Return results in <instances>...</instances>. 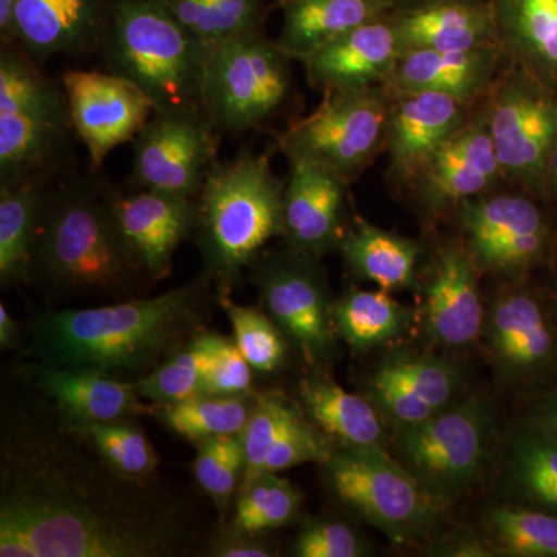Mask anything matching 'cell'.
I'll return each mask as SVG.
<instances>
[{"label":"cell","instance_id":"obj_36","mask_svg":"<svg viewBox=\"0 0 557 557\" xmlns=\"http://www.w3.org/2000/svg\"><path fill=\"white\" fill-rule=\"evenodd\" d=\"M218 336L199 333L159 368L134 381L139 397L157 406L199 397Z\"/></svg>","mask_w":557,"mask_h":557},{"label":"cell","instance_id":"obj_24","mask_svg":"<svg viewBox=\"0 0 557 557\" xmlns=\"http://www.w3.org/2000/svg\"><path fill=\"white\" fill-rule=\"evenodd\" d=\"M36 384L81 424L110 423L150 412L134 381L86 369L36 368Z\"/></svg>","mask_w":557,"mask_h":557},{"label":"cell","instance_id":"obj_19","mask_svg":"<svg viewBox=\"0 0 557 557\" xmlns=\"http://www.w3.org/2000/svg\"><path fill=\"white\" fill-rule=\"evenodd\" d=\"M288 161L284 234L296 251L321 255L343 239L341 222L347 180L304 157H288Z\"/></svg>","mask_w":557,"mask_h":557},{"label":"cell","instance_id":"obj_47","mask_svg":"<svg viewBox=\"0 0 557 557\" xmlns=\"http://www.w3.org/2000/svg\"><path fill=\"white\" fill-rule=\"evenodd\" d=\"M251 369L237 347L236 341L219 335L200 395L205 397L248 395L251 387Z\"/></svg>","mask_w":557,"mask_h":557},{"label":"cell","instance_id":"obj_15","mask_svg":"<svg viewBox=\"0 0 557 557\" xmlns=\"http://www.w3.org/2000/svg\"><path fill=\"white\" fill-rule=\"evenodd\" d=\"M70 121L78 132L91 166H101L116 146L135 139L157 110L137 84L121 75L67 72L62 78Z\"/></svg>","mask_w":557,"mask_h":557},{"label":"cell","instance_id":"obj_42","mask_svg":"<svg viewBox=\"0 0 557 557\" xmlns=\"http://www.w3.org/2000/svg\"><path fill=\"white\" fill-rule=\"evenodd\" d=\"M298 413V410L277 395L256 397L247 424L240 432L245 453V475L239 493L262 478L271 449L284 434L289 421Z\"/></svg>","mask_w":557,"mask_h":557},{"label":"cell","instance_id":"obj_5","mask_svg":"<svg viewBox=\"0 0 557 557\" xmlns=\"http://www.w3.org/2000/svg\"><path fill=\"white\" fill-rule=\"evenodd\" d=\"M35 252L46 273L70 292L115 295L143 270L109 201L87 193L65 194L49 209Z\"/></svg>","mask_w":557,"mask_h":557},{"label":"cell","instance_id":"obj_31","mask_svg":"<svg viewBox=\"0 0 557 557\" xmlns=\"http://www.w3.org/2000/svg\"><path fill=\"white\" fill-rule=\"evenodd\" d=\"M42 201L28 180L3 183L0 193V278L3 284L27 274L38 242Z\"/></svg>","mask_w":557,"mask_h":557},{"label":"cell","instance_id":"obj_14","mask_svg":"<svg viewBox=\"0 0 557 557\" xmlns=\"http://www.w3.org/2000/svg\"><path fill=\"white\" fill-rule=\"evenodd\" d=\"M265 309L311 362L329 358L335 346L333 307L311 255L296 251L267 262L259 273Z\"/></svg>","mask_w":557,"mask_h":557},{"label":"cell","instance_id":"obj_55","mask_svg":"<svg viewBox=\"0 0 557 557\" xmlns=\"http://www.w3.org/2000/svg\"><path fill=\"white\" fill-rule=\"evenodd\" d=\"M388 5H394V3H398L401 5V9H408V7L420 5V3L431 2V0H386Z\"/></svg>","mask_w":557,"mask_h":557},{"label":"cell","instance_id":"obj_32","mask_svg":"<svg viewBox=\"0 0 557 557\" xmlns=\"http://www.w3.org/2000/svg\"><path fill=\"white\" fill-rule=\"evenodd\" d=\"M409 311L384 289H355L333 307L336 333L351 350L397 339L409 327Z\"/></svg>","mask_w":557,"mask_h":557},{"label":"cell","instance_id":"obj_46","mask_svg":"<svg viewBox=\"0 0 557 557\" xmlns=\"http://www.w3.org/2000/svg\"><path fill=\"white\" fill-rule=\"evenodd\" d=\"M368 553L357 531L336 520H314L300 530L293 545V555L298 557H359Z\"/></svg>","mask_w":557,"mask_h":557},{"label":"cell","instance_id":"obj_3","mask_svg":"<svg viewBox=\"0 0 557 557\" xmlns=\"http://www.w3.org/2000/svg\"><path fill=\"white\" fill-rule=\"evenodd\" d=\"M284 193L265 156L214 164L197 205L201 242L212 271L230 288L277 234H284Z\"/></svg>","mask_w":557,"mask_h":557},{"label":"cell","instance_id":"obj_33","mask_svg":"<svg viewBox=\"0 0 557 557\" xmlns=\"http://www.w3.org/2000/svg\"><path fill=\"white\" fill-rule=\"evenodd\" d=\"M70 115L11 113L0 115V172L2 182H20L40 166L54 150Z\"/></svg>","mask_w":557,"mask_h":557},{"label":"cell","instance_id":"obj_2","mask_svg":"<svg viewBox=\"0 0 557 557\" xmlns=\"http://www.w3.org/2000/svg\"><path fill=\"white\" fill-rule=\"evenodd\" d=\"M203 311L196 284L156 298L58 311L36 322L30 355L49 368L145 376L199 335Z\"/></svg>","mask_w":557,"mask_h":557},{"label":"cell","instance_id":"obj_39","mask_svg":"<svg viewBox=\"0 0 557 557\" xmlns=\"http://www.w3.org/2000/svg\"><path fill=\"white\" fill-rule=\"evenodd\" d=\"M50 113L70 115L60 90L39 75L13 51H2L0 60V115Z\"/></svg>","mask_w":557,"mask_h":557},{"label":"cell","instance_id":"obj_20","mask_svg":"<svg viewBox=\"0 0 557 557\" xmlns=\"http://www.w3.org/2000/svg\"><path fill=\"white\" fill-rule=\"evenodd\" d=\"M478 273L465 245L440 249L424 302V329L438 346L467 347L482 335L486 310Z\"/></svg>","mask_w":557,"mask_h":557},{"label":"cell","instance_id":"obj_28","mask_svg":"<svg viewBox=\"0 0 557 557\" xmlns=\"http://www.w3.org/2000/svg\"><path fill=\"white\" fill-rule=\"evenodd\" d=\"M344 258L357 276L379 285L384 292L410 288L416 284L420 247L416 240L358 222L341 239Z\"/></svg>","mask_w":557,"mask_h":557},{"label":"cell","instance_id":"obj_11","mask_svg":"<svg viewBox=\"0 0 557 557\" xmlns=\"http://www.w3.org/2000/svg\"><path fill=\"white\" fill-rule=\"evenodd\" d=\"M456 214L479 271L519 282L552 258L556 231L527 194H483L463 201Z\"/></svg>","mask_w":557,"mask_h":557},{"label":"cell","instance_id":"obj_26","mask_svg":"<svg viewBox=\"0 0 557 557\" xmlns=\"http://www.w3.org/2000/svg\"><path fill=\"white\" fill-rule=\"evenodd\" d=\"M299 394L311 423L341 448H383V421L368 397L350 394L324 376L302 381Z\"/></svg>","mask_w":557,"mask_h":557},{"label":"cell","instance_id":"obj_54","mask_svg":"<svg viewBox=\"0 0 557 557\" xmlns=\"http://www.w3.org/2000/svg\"><path fill=\"white\" fill-rule=\"evenodd\" d=\"M548 265L552 267V289H549V293H552L553 299L557 304V240Z\"/></svg>","mask_w":557,"mask_h":557},{"label":"cell","instance_id":"obj_18","mask_svg":"<svg viewBox=\"0 0 557 557\" xmlns=\"http://www.w3.org/2000/svg\"><path fill=\"white\" fill-rule=\"evenodd\" d=\"M108 201L143 271L153 278L168 276L175 249L197 225V205L189 197L150 189Z\"/></svg>","mask_w":557,"mask_h":557},{"label":"cell","instance_id":"obj_25","mask_svg":"<svg viewBox=\"0 0 557 557\" xmlns=\"http://www.w3.org/2000/svg\"><path fill=\"white\" fill-rule=\"evenodd\" d=\"M509 64L557 89V0H490Z\"/></svg>","mask_w":557,"mask_h":557},{"label":"cell","instance_id":"obj_7","mask_svg":"<svg viewBox=\"0 0 557 557\" xmlns=\"http://www.w3.org/2000/svg\"><path fill=\"white\" fill-rule=\"evenodd\" d=\"M397 429L399 463L438 502H453L485 467L494 416L490 403L474 395L423 423Z\"/></svg>","mask_w":557,"mask_h":557},{"label":"cell","instance_id":"obj_23","mask_svg":"<svg viewBox=\"0 0 557 557\" xmlns=\"http://www.w3.org/2000/svg\"><path fill=\"white\" fill-rule=\"evenodd\" d=\"M403 51H468L498 46L490 2L431 0L401 9L391 20Z\"/></svg>","mask_w":557,"mask_h":557},{"label":"cell","instance_id":"obj_29","mask_svg":"<svg viewBox=\"0 0 557 557\" xmlns=\"http://www.w3.org/2000/svg\"><path fill=\"white\" fill-rule=\"evenodd\" d=\"M94 25V0H16L14 35L38 57L83 46Z\"/></svg>","mask_w":557,"mask_h":557},{"label":"cell","instance_id":"obj_27","mask_svg":"<svg viewBox=\"0 0 557 557\" xmlns=\"http://www.w3.org/2000/svg\"><path fill=\"white\" fill-rule=\"evenodd\" d=\"M386 0H295L285 16L281 50L304 61L346 33L380 20Z\"/></svg>","mask_w":557,"mask_h":557},{"label":"cell","instance_id":"obj_38","mask_svg":"<svg viewBox=\"0 0 557 557\" xmlns=\"http://www.w3.org/2000/svg\"><path fill=\"white\" fill-rule=\"evenodd\" d=\"M302 494L287 479L265 474L256 480L237 498L233 530L262 534L287 527L298 518Z\"/></svg>","mask_w":557,"mask_h":557},{"label":"cell","instance_id":"obj_53","mask_svg":"<svg viewBox=\"0 0 557 557\" xmlns=\"http://www.w3.org/2000/svg\"><path fill=\"white\" fill-rule=\"evenodd\" d=\"M16 0H0V28L3 33H14Z\"/></svg>","mask_w":557,"mask_h":557},{"label":"cell","instance_id":"obj_35","mask_svg":"<svg viewBox=\"0 0 557 557\" xmlns=\"http://www.w3.org/2000/svg\"><path fill=\"white\" fill-rule=\"evenodd\" d=\"M372 376L394 384L435 413L453 406L463 386L457 364L429 355H394L381 362Z\"/></svg>","mask_w":557,"mask_h":557},{"label":"cell","instance_id":"obj_37","mask_svg":"<svg viewBox=\"0 0 557 557\" xmlns=\"http://www.w3.org/2000/svg\"><path fill=\"white\" fill-rule=\"evenodd\" d=\"M256 397H200L159 405V416L171 431L193 442L240 434L247 424Z\"/></svg>","mask_w":557,"mask_h":557},{"label":"cell","instance_id":"obj_17","mask_svg":"<svg viewBox=\"0 0 557 557\" xmlns=\"http://www.w3.org/2000/svg\"><path fill=\"white\" fill-rule=\"evenodd\" d=\"M391 97L386 134L391 170L399 180L410 183L435 150L468 123L471 104L437 91H408Z\"/></svg>","mask_w":557,"mask_h":557},{"label":"cell","instance_id":"obj_30","mask_svg":"<svg viewBox=\"0 0 557 557\" xmlns=\"http://www.w3.org/2000/svg\"><path fill=\"white\" fill-rule=\"evenodd\" d=\"M507 487L518 504L557 516V442L525 423L508 440Z\"/></svg>","mask_w":557,"mask_h":557},{"label":"cell","instance_id":"obj_9","mask_svg":"<svg viewBox=\"0 0 557 557\" xmlns=\"http://www.w3.org/2000/svg\"><path fill=\"white\" fill-rule=\"evenodd\" d=\"M480 101L504 180L539 196L557 146L556 87L509 64Z\"/></svg>","mask_w":557,"mask_h":557},{"label":"cell","instance_id":"obj_43","mask_svg":"<svg viewBox=\"0 0 557 557\" xmlns=\"http://www.w3.org/2000/svg\"><path fill=\"white\" fill-rule=\"evenodd\" d=\"M194 474L205 493L225 508L245 475V453L240 434L219 435L200 442Z\"/></svg>","mask_w":557,"mask_h":557},{"label":"cell","instance_id":"obj_10","mask_svg":"<svg viewBox=\"0 0 557 557\" xmlns=\"http://www.w3.org/2000/svg\"><path fill=\"white\" fill-rule=\"evenodd\" d=\"M391 102L384 86L325 90L319 108L285 132L282 149L351 178L386 148Z\"/></svg>","mask_w":557,"mask_h":557},{"label":"cell","instance_id":"obj_8","mask_svg":"<svg viewBox=\"0 0 557 557\" xmlns=\"http://www.w3.org/2000/svg\"><path fill=\"white\" fill-rule=\"evenodd\" d=\"M325 468L335 496L395 544L417 541L434 527L437 498L384 448H341Z\"/></svg>","mask_w":557,"mask_h":557},{"label":"cell","instance_id":"obj_48","mask_svg":"<svg viewBox=\"0 0 557 557\" xmlns=\"http://www.w3.org/2000/svg\"><path fill=\"white\" fill-rule=\"evenodd\" d=\"M522 423L557 442V384L533 398Z\"/></svg>","mask_w":557,"mask_h":557},{"label":"cell","instance_id":"obj_4","mask_svg":"<svg viewBox=\"0 0 557 557\" xmlns=\"http://www.w3.org/2000/svg\"><path fill=\"white\" fill-rule=\"evenodd\" d=\"M116 75L146 91L157 109H200L208 44L157 0H123L113 21Z\"/></svg>","mask_w":557,"mask_h":557},{"label":"cell","instance_id":"obj_13","mask_svg":"<svg viewBox=\"0 0 557 557\" xmlns=\"http://www.w3.org/2000/svg\"><path fill=\"white\" fill-rule=\"evenodd\" d=\"M212 127L201 109H157L135 137V182L145 189L196 197L214 166Z\"/></svg>","mask_w":557,"mask_h":557},{"label":"cell","instance_id":"obj_16","mask_svg":"<svg viewBox=\"0 0 557 557\" xmlns=\"http://www.w3.org/2000/svg\"><path fill=\"white\" fill-rule=\"evenodd\" d=\"M504 180L482 112L435 150L412 178L417 200L431 214L456 211L463 201L491 193Z\"/></svg>","mask_w":557,"mask_h":557},{"label":"cell","instance_id":"obj_12","mask_svg":"<svg viewBox=\"0 0 557 557\" xmlns=\"http://www.w3.org/2000/svg\"><path fill=\"white\" fill-rule=\"evenodd\" d=\"M491 358L512 383L542 387L557 384V304L552 293L512 282L500 293L483 325Z\"/></svg>","mask_w":557,"mask_h":557},{"label":"cell","instance_id":"obj_45","mask_svg":"<svg viewBox=\"0 0 557 557\" xmlns=\"http://www.w3.org/2000/svg\"><path fill=\"white\" fill-rule=\"evenodd\" d=\"M335 449L324 432L313 423H307L300 413L289 421L284 434L277 440L267 458L263 474H277L306 463L325 465Z\"/></svg>","mask_w":557,"mask_h":557},{"label":"cell","instance_id":"obj_50","mask_svg":"<svg viewBox=\"0 0 557 557\" xmlns=\"http://www.w3.org/2000/svg\"><path fill=\"white\" fill-rule=\"evenodd\" d=\"M438 555L454 557L496 556L486 541H480V539L469 536V534L449 539L443 547H440Z\"/></svg>","mask_w":557,"mask_h":557},{"label":"cell","instance_id":"obj_21","mask_svg":"<svg viewBox=\"0 0 557 557\" xmlns=\"http://www.w3.org/2000/svg\"><path fill=\"white\" fill-rule=\"evenodd\" d=\"M504 58L500 46L468 51L406 50L384 87L391 95L437 91L474 104L500 76Z\"/></svg>","mask_w":557,"mask_h":557},{"label":"cell","instance_id":"obj_6","mask_svg":"<svg viewBox=\"0 0 557 557\" xmlns=\"http://www.w3.org/2000/svg\"><path fill=\"white\" fill-rule=\"evenodd\" d=\"M289 91L288 57L248 30L208 47L200 109L212 126L230 132L258 127Z\"/></svg>","mask_w":557,"mask_h":557},{"label":"cell","instance_id":"obj_1","mask_svg":"<svg viewBox=\"0 0 557 557\" xmlns=\"http://www.w3.org/2000/svg\"><path fill=\"white\" fill-rule=\"evenodd\" d=\"M98 500L57 469H9L0 500V556L148 557L170 552L164 528Z\"/></svg>","mask_w":557,"mask_h":557},{"label":"cell","instance_id":"obj_52","mask_svg":"<svg viewBox=\"0 0 557 557\" xmlns=\"http://www.w3.org/2000/svg\"><path fill=\"white\" fill-rule=\"evenodd\" d=\"M539 196L555 201L557 205V146L556 149L553 150L552 157H549Z\"/></svg>","mask_w":557,"mask_h":557},{"label":"cell","instance_id":"obj_44","mask_svg":"<svg viewBox=\"0 0 557 557\" xmlns=\"http://www.w3.org/2000/svg\"><path fill=\"white\" fill-rule=\"evenodd\" d=\"M234 330V341L252 370L270 373L281 368L287 347L277 324L252 307L237 306L225 296L222 300Z\"/></svg>","mask_w":557,"mask_h":557},{"label":"cell","instance_id":"obj_40","mask_svg":"<svg viewBox=\"0 0 557 557\" xmlns=\"http://www.w3.org/2000/svg\"><path fill=\"white\" fill-rule=\"evenodd\" d=\"M205 44L239 35L255 17V0H157Z\"/></svg>","mask_w":557,"mask_h":557},{"label":"cell","instance_id":"obj_41","mask_svg":"<svg viewBox=\"0 0 557 557\" xmlns=\"http://www.w3.org/2000/svg\"><path fill=\"white\" fill-rule=\"evenodd\" d=\"M79 434L90 440L106 465L115 469L121 478L143 479L157 467L156 450L148 437L124 420L81 424Z\"/></svg>","mask_w":557,"mask_h":557},{"label":"cell","instance_id":"obj_51","mask_svg":"<svg viewBox=\"0 0 557 557\" xmlns=\"http://www.w3.org/2000/svg\"><path fill=\"white\" fill-rule=\"evenodd\" d=\"M17 338H20V330L14 324L13 318L7 310V307L0 306V346L2 348H11L16 346Z\"/></svg>","mask_w":557,"mask_h":557},{"label":"cell","instance_id":"obj_22","mask_svg":"<svg viewBox=\"0 0 557 557\" xmlns=\"http://www.w3.org/2000/svg\"><path fill=\"white\" fill-rule=\"evenodd\" d=\"M401 53L394 24L380 17L321 47L304 64L317 89H364L384 86Z\"/></svg>","mask_w":557,"mask_h":557},{"label":"cell","instance_id":"obj_34","mask_svg":"<svg viewBox=\"0 0 557 557\" xmlns=\"http://www.w3.org/2000/svg\"><path fill=\"white\" fill-rule=\"evenodd\" d=\"M485 531L494 555L557 557V516L541 509L516 502L487 509Z\"/></svg>","mask_w":557,"mask_h":557},{"label":"cell","instance_id":"obj_49","mask_svg":"<svg viewBox=\"0 0 557 557\" xmlns=\"http://www.w3.org/2000/svg\"><path fill=\"white\" fill-rule=\"evenodd\" d=\"M259 534L234 530L230 536L220 539L209 555L218 557H271L273 548L258 539Z\"/></svg>","mask_w":557,"mask_h":557}]
</instances>
